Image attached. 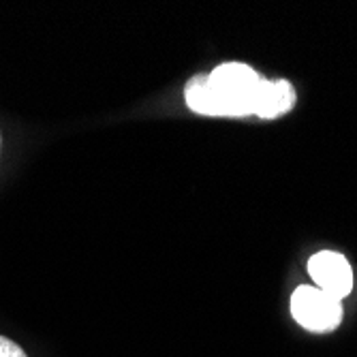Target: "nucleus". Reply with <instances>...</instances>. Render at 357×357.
Here are the masks:
<instances>
[{"mask_svg":"<svg viewBox=\"0 0 357 357\" xmlns=\"http://www.w3.org/2000/svg\"><path fill=\"white\" fill-rule=\"evenodd\" d=\"M291 314L308 332H332L342 321V300H336L319 287L302 284L291 296Z\"/></svg>","mask_w":357,"mask_h":357,"instance_id":"obj_2","label":"nucleus"},{"mask_svg":"<svg viewBox=\"0 0 357 357\" xmlns=\"http://www.w3.org/2000/svg\"><path fill=\"white\" fill-rule=\"evenodd\" d=\"M308 274L314 287L334 296L336 300L347 298L353 291V270L347 257L336 250H321L310 257Z\"/></svg>","mask_w":357,"mask_h":357,"instance_id":"obj_3","label":"nucleus"},{"mask_svg":"<svg viewBox=\"0 0 357 357\" xmlns=\"http://www.w3.org/2000/svg\"><path fill=\"white\" fill-rule=\"evenodd\" d=\"M0 357H26L24 349L15 344L13 340L0 336Z\"/></svg>","mask_w":357,"mask_h":357,"instance_id":"obj_5","label":"nucleus"},{"mask_svg":"<svg viewBox=\"0 0 357 357\" xmlns=\"http://www.w3.org/2000/svg\"><path fill=\"white\" fill-rule=\"evenodd\" d=\"M264 77L242 62H225L208 75H195L184 88L186 105L202 116L240 118L255 114Z\"/></svg>","mask_w":357,"mask_h":357,"instance_id":"obj_1","label":"nucleus"},{"mask_svg":"<svg viewBox=\"0 0 357 357\" xmlns=\"http://www.w3.org/2000/svg\"><path fill=\"white\" fill-rule=\"evenodd\" d=\"M294 105H296V90L287 79H276V82L264 79L257 94L255 116L264 120H274L291 112Z\"/></svg>","mask_w":357,"mask_h":357,"instance_id":"obj_4","label":"nucleus"}]
</instances>
